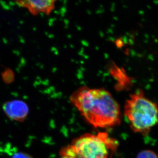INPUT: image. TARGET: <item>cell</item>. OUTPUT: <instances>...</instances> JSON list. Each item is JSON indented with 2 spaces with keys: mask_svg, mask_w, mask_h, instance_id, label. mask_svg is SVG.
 I'll return each mask as SVG.
<instances>
[{
  "mask_svg": "<svg viewBox=\"0 0 158 158\" xmlns=\"http://www.w3.org/2000/svg\"><path fill=\"white\" fill-rule=\"evenodd\" d=\"M3 110L8 118L18 122L25 121L29 112L27 103L19 99L10 100L5 102L3 105Z\"/></svg>",
  "mask_w": 158,
  "mask_h": 158,
  "instance_id": "obj_4",
  "label": "cell"
},
{
  "mask_svg": "<svg viewBox=\"0 0 158 158\" xmlns=\"http://www.w3.org/2000/svg\"><path fill=\"white\" fill-rule=\"evenodd\" d=\"M124 115L133 131L146 136L158 124V106L138 91L125 102Z\"/></svg>",
  "mask_w": 158,
  "mask_h": 158,
  "instance_id": "obj_3",
  "label": "cell"
},
{
  "mask_svg": "<svg viewBox=\"0 0 158 158\" xmlns=\"http://www.w3.org/2000/svg\"><path fill=\"white\" fill-rule=\"evenodd\" d=\"M118 145L116 140L105 132L85 134L62 148L60 155L76 158H112Z\"/></svg>",
  "mask_w": 158,
  "mask_h": 158,
  "instance_id": "obj_2",
  "label": "cell"
},
{
  "mask_svg": "<svg viewBox=\"0 0 158 158\" xmlns=\"http://www.w3.org/2000/svg\"><path fill=\"white\" fill-rule=\"evenodd\" d=\"M60 158H76L74 157H60Z\"/></svg>",
  "mask_w": 158,
  "mask_h": 158,
  "instance_id": "obj_8",
  "label": "cell"
},
{
  "mask_svg": "<svg viewBox=\"0 0 158 158\" xmlns=\"http://www.w3.org/2000/svg\"><path fill=\"white\" fill-rule=\"evenodd\" d=\"M15 3L20 7L27 9L33 15L45 14L49 15L55 8V1L53 0H24L18 1Z\"/></svg>",
  "mask_w": 158,
  "mask_h": 158,
  "instance_id": "obj_5",
  "label": "cell"
},
{
  "mask_svg": "<svg viewBox=\"0 0 158 158\" xmlns=\"http://www.w3.org/2000/svg\"><path fill=\"white\" fill-rule=\"evenodd\" d=\"M11 158H33L32 156L29 154L22 152H18L14 153Z\"/></svg>",
  "mask_w": 158,
  "mask_h": 158,
  "instance_id": "obj_7",
  "label": "cell"
},
{
  "mask_svg": "<svg viewBox=\"0 0 158 158\" xmlns=\"http://www.w3.org/2000/svg\"><path fill=\"white\" fill-rule=\"evenodd\" d=\"M137 158H158L155 152L151 150H145L139 152Z\"/></svg>",
  "mask_w": 158,
  "mask_h": 158,
  "instance_id": "obj_6",
  "label": "cell"
},
{
  "mask_svg": "<svg viewBox=\"0 0 158 158\" xmlns=\"http://www.w3.org/2000/svg\"><path fill=\"white\" fill-rule=\"evenodd\" d=\"M69 99L84 119L94 127L110 128L121 123L119 105L104 89L81 87L71 94Z\"/></svg>",
  "mask_w": 158,
  "mask_h": 158,
  "instance_id": "obj_1",
  "label": "cell"
}]
</instances>
